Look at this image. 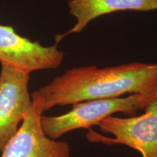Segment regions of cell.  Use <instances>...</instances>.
<instances>
[{"mask_svg": "<svg viewBox=\"0 0 157 157\" xmlns=\"http://www.w3.org/2000/svg\"><path fill=\"white\" fill-rule=\"evenodd\" d=\"M64 59L58 43L44 46L17 34L10 25L0 24V63L31 73L56 69Z\"/></svg>", "mask_w": 157, "mask_h": 157, "instance_id": "cell-4", "label": "cell"}, {"mask_svg": "<svg viewBox=\"0 0 157 157\" xmlns=\"http://www.w3.org/2000/svg\"><path fill=\"white\" fill-rule=\"evenodd\" d=\"M144 111L137 117L112 115L105 118L97 126L101 132L113 137L100 135L90 128L86 135L87 140L104 145L122 144L138 151L141 157H157V98Z\"/></svg>", "mask_w": 157, "mask_h": 157, "instance_id": "cell-3", "label": "cell"}, {"mask_svg": "<svg viewBox=\"0 0 157 157\" xmlns=\"http://www.w3.org/2000/svg\"><path fill=\"white\" fill-rule=\"evenodd\" d=\"M42 115L32 104L16 134L1 151V157L71 156L68 143L45 135L40 124Z\"/></svg>", "mask_w": 157, "mask_h": 157, "instance_id": "cell-6", "label": "cell"}, {"mask_svg": "<svg viewBox=\"0 0 157 157\" xmlns=\"http://www.w3.org/2000/svg\"><path fill=\"white\" fill-rule=\"evenodd\" d=\"M125 94L157 95V63H129L105 68H70L31 95L33 105L43 114L56 105Z\"/></svg>", "mask_w": 157, "mask_h": 157, "instance_id": "cell-1", "label": "cell"}, {"mask_svg": "<svg viewBox=\"0 0 157 157\" xmlns=\"http://www.w3.org/2000/svg\"><path fill=\"white\" fill-rule=\"evenodd\" d=\"M30 73L7 66L0 71V151L16 134L32 105Z\"/></svg>", "mask_w": 157, "mask_h": 157, "instance_id": "cell-5", "label": "cell"}, {"mask_svg": "<svg viewBox=\"0 0 157 157\" xmlns=\"http://www.w3.org/2000/svg\"><path fill=\"white\" fill-rule=\"evenodd\" d=\"M154 94H131L127 97L92 100L74 103L68 112L59 116H44L40 118V124L45 135L52 139L60 138L71 131L90 129L100 121L116 113L129 117L137 111L145 110L153 100Z\"/></svg>", "mask_w": 157, "mask_h": 157, "instance_id": "cell-2", "label": "cell"}, {"mask_svg": "<svg viewBox=\"0 0 157 157\" xmlns=\"http://www.w3.org/2000/svg\"><path fill=\"white\" fill-rule=\"evenodd\" d=\"M68 7L76 22L66 34L57 36L58 44L66 35L81 32L92 21L102 15L121 11L157 10V0H68Z\"/></svg>", "mask_w": 157, "mask_h": 157, "instance_id": "cell-7", "label": "cell"}]
</instances>
